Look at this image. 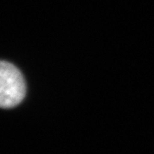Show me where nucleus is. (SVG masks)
I'll return each mask as SVG.
<instances>
[{"instance_id": "1", "label": "nucleus", "mask_w": 154, "mask_h": 154, "mask_svg": "<svg viewBox=\"0 0 154 154\" xmlns=\"http://www.w3.org/2000/svg\"><path fill=\"white\" fill-rule=\"evenodd\" d=\"M26 95L23 75L17 67L0 60V108H12L22 102Z\"/></svg>"}]
</instances>
